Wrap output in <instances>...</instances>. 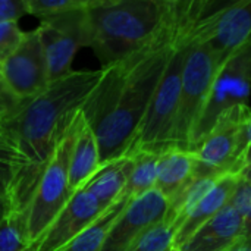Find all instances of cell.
Segmentation results:
<instances>
[{
	"label": "cell",
	"mask_w": 251,
	"mask_h": 251,
	"mask_svg": "<svg viewBox=\"0 0 251 251\" xmlns=\"http://www.w3.org/2000/svg\"><path fill=\"white\" fill-rule=\"evenodd\" d=\"M37 28L40 31L51 84L72 72L74 57L81 47H90L87 7L43 19Z\"/></svg>",
	"instance_id": "obj_9"
},
{
	"label": "cell",
	"mask_w": 251,
	"mask_h": 251,
	"mask_svg": "<svg viewBox=\"0 0 251 251\" xmlns=\"http://www.w3.org/2000/svg\"><path fill=\"white\" fill-rule=\"evenodd\" d=\"M0 76L21 100L34 99L50 87L49 68L38 28L25 32L19 47L0 65Z\"/></svg>",
	"instance_id": "obj_10"
},
{
	"label": "cell",
	"mask_w": 251,
	"mask_h": 251,
	"mask_svg": "<svg viewBox=\"0 0 251 251\" xmlns=\"http://www.w3.org/2000/svg\"><path fill=\"white\" fill-rule=\"evenodd\" d=\"M176 0H90V49L101 68L151 46L169 25Z\"/></svg>",
	"instance_id": "obj_3"
},
{
	"label": "cell",
	"mask_w": 251,
	"mask_h": 251,
	"mask_svg": "<svg viewBox=\"0 0 251 251\" xmlns=\"http://www.w3.org/2000/svg\"><path fill=\"white\" fill-rule=\"evenodd\" d=\"M224 63L225 62L209 47L191 40L188 31V49L182 68L181 93L174 132V147L191 150L194 134L204 110L207 97L210 94L213 81Z\"/></svg>",
	"instance_id": "obj_5"
},
{
	"label": "cell",
	"mask_w": 251,
	"mask_h": 251,
	"mask_svg": "<svg viewBox=\"0 0 251 251\" xmlns=\"http://www.w3.org/2000/svg\"><path fill=\"white\" fill-rule=\"evenodd\" d=\"M172 251H175V250H172Z\"/></svg>",
	"instance_id": "obj_34"
},
{
	"label": "cell",
	"mask_w": 251,
	"mask_h": 251,
	"mask_svg": "<svg viewBox=\"0 0 251 251\" xmlns=\"http://www.w3.org/2000/svg\"><path fill=\"white\" fill-rule=\"evenodd\" d=\"M88 0H28V15L40 21L87 7Z\"/></svg>",
	"instance_id": "obj_23"
},
{
	"label": "cell",
	"mask_w": 251,
	"mask_h": 251,
	"mask_svg": "<svg viewBox=\"0 0 251 251\" xmlns=\"http://www.w3.org/2000/svg\"><path fill=\"white\" fill-rule=\"evenodd\" d=\"M19 97H16L4 84L3 78L0 76V122L4 121L7 116H10L22 103Z\"/></svg>",
	"instance_id": "obj_29"
},
{
	"label": "cell",
	"mask_w": 251,
	"mask_h": 251,
	"mask_svg": "<svg viewBox=\"0 0 251 251\" xmlns=\"http://www.w3.org/2000/svg\"><path fill=\"white\" fill-rule=\"evenodd\" d=\"M250 110L224 118L203 140L191 150L196 157V176L237 175L238 126Z\"/></svg>",
	"instance_id": "obj_11"
},
{
	"label": "cell",
	"mask_w": 251,
	"mask_h": 251,
	"mask_svg": "<svg viewBox=\"0 0 251 251\" xmlns=\"http://www.w3.org/2000/svg\"><path fill=\"white\" fill-rule=\"evenodd\" d=\"M24 35L25 32L15 21L0 24V65L19 47Z\"/></svg>",
	"instance_id": "obj_26"
},
{
	"label": "cell",
	"mask_w": 251,
	"mask_h": 251,
	"mask_svg": "<svg viewBox=\"0 0 251 251\" xmlns=\"http://www.w3.org/2000/svg\"><path fill=\"white\" fill-rule=\"evenodd\" d=\"M159 156V153L150 151H140L132 154L134 163L124 191V197L134 200L154 190Z\"/></svg>",
	"instance_id": "obj_20"
},
{
	"label": "cell",
	"mask_w": 251,
	"mask_h": 251,
	"mask_svg": "<svg viewBox=\"0 0 251 251\" xmlns=\"http://www.w3.org/2000/svg\"><path fill=\"white\" fill-rule=\"evenodd\" d=\"M0 251H31L26 216L10 210L0 222Z\"/></svg>",
	"instance_id": "obj_21"
},
{
	"label": "cell",
	"mask_w": 251,
	"mask_h": 251,
	"mask_svg": "<svg viewBox=\"0 0 251 251\" xmlns=\"http://www.w3.org/2000/svg\"><path fill=\"white\" fill-rule=\"evenodd\" d=\"M243 238V218L228 204L175 251H229Z\"/></svg>",
	"instance_id": "obj_15"
},
{
	"label": "cell",
	"mask_w": 251,
	"mask_h": 251,
	"mask_svg": "<svg viewBox=\"0 0 251 251\" xmlns=\"http://www.w3.org/2000/svg\"><path fill=\"white\" fill-rule=\"evenodd\" d=\"M21 166H22V159L16 151L0 149V194L1 196L9 199L12 181Z\"/></svg>",
	"instance_id": "obj_25"
},
{
	"label": "cell",
	"mask_w": 251,
	"mask_h": 251,
	"mask_svg": "<svg viewBox=\"0 0 251 251\" xmlns=\"http://www.w3.org/2000/svg\"><path fill=\"white\" fill-rule=\"evenodd\" d=\"M81 122L82 113L79 110L68 132L59 143L34 193L26 215V231L31 251L34 250L41 235L51 225V222L75 193L69 185V160Z\"/></svg>",
	"instance_id": "obj_6"
},
{
	"label": "cell",
	"mask_w": 251,
	"mask_h": 251,
	"mask_svg": "<svg viewBox=\"0 0 251 251\" xmlns=\"http://www.w3.org/2000/svg\"><path fill=\"white\" fill-rule=\"evenodd\" d=\"M100 149L97 138L87 125L84 116L71 153L69 185L72 191L79 190L100 168Z\"/></svg>",
	"instance_id": "obj_18"
},
{
	"label": "cell",
	"mask_w": 251,
	"mask_h": 251,
	"mask_svg": "<svg viewBox=\"0 0 251 251\" xmlns=\"http://www.w3.org/2000/svg\"><path fill=\"white\" fill-rule=\"evenodd\" d=\"M103 212L99 201L81 187L72 194L32 251H62Z\"/></svg>",
	"instance_id": "obj_13"
},
{
	"label": "cell",
	"mask_w": 251,
	"mask_h": 251,
	"mask_svg": "<svg viewBox=\"0 0 251 251\" xmlns=\"http://www.w3.org/2000/svg\"><path fill=\"white\" fill-rule=\"evenodd\" d=\"M209 7L210 1H197L191 40L209 47L224 62L251 47V0L224 3L215 10Z\"/></svg>",
	"instance_id": "obj_7"
},
{
	"label": "cell",
	"mask_w": 251,
	"mask_h": 251,
	"mask_svg": "<svg viewBox=\"0 0 251 251\" xmlns=\"http://www.w3.org/2000/svg\"><path fill=\"white\" fill-rule=\"evenodd\" d=\"M194 179L196 157L193 151L182 150L179 147H169L160 153L154 190L168 201L169 213Z\"/></svg>",
	"instance_id": "obj_16"
},
{
	"label": "cell",
	"mask_w": 251,
	"mask_h": 251,
	"mask_svg": "<svg viewBox=\"0 0 251 251\" xmlns=\"http://www.w3.org/2000/svg\"><path fill=\"white\" fill-rule=\"evenodd\" d=\"M25 15H28V0H0V24L18 22Z\"/></svg>",
	"instance_id": "obj_28"
},
{
	"label": "cell",
	"mask_w": 251,
	"mask_h": 251,
	"mask_svg": "<svg viewBox=\"0 0 251 251\" xmlns=\"http://www.w3.org/2000/svg\"><path fill=\"white\" fill-rule=\"evenodd\" d=\"M194 13L196 3L182 1V21L176 41L128 156L140 151L160 154L169 147H174V132L181 93L182 68L188 49V31Z\"/></svg>",
	"instance_id": "obj_4"
},
{
	"label": "cell",
	"mask_w": 251,
	"mask_h": 251,
	"mask_svg": "<svg viewBox=\"0 0 251 251\" xmlns=\"http://www.w3.org/2000/svg\"><path fill=\"white\" fill-rule=\"evenodd\" d=\"M229 251H251V235L244 237L238 244H235Z\"/></svg>",
	"instance_id": "obj_31"
},
{
	"label": "cell",
	"mask_w": 251,
	"mask_h": 251,
	"mask_svg": "<svg viewBox=\"0 0 251 251\" xmlns=\"http://www.w3.org/2000/svg\"><path fill=\"white\" fill-rule=\"evenodd\" d=\"M10 210H12V207H10L9 199L0 194V222L10 213Z\"/></svg>",
	"instance_id": "obj_30"
},
{
	"label": "cell",
	"mask_w": 251,
	"mask_h": 251,
	"mask_svg": "<svg viewBox=\"0 0 251 251\" xmlns=\"http://www.w3.org/2000/svg\"><path fill=\"white\" fill-rule=\"evenodd\" d=\"M250 93L251 47H247L229 57L219 68L200 122L197 125L191 150L224 118L249 109Z\"/></svg>",
	"instance_id": "obj_8"
},
{
	"label": "cell",
	"mask_w": 251,
	"mask_h": 251,
	"mask_svg": "<svg viewBox=\"0 0 251 251\" xmlns=\"http://www.w3.org/2000/svg\"><path fill=\"white\" fill-rule=\"evenodd\" d=\"M176 226L169 218L144 232L126 251H172Z\"/></svg>",
	"instance_id": "obj_22"
},
{
	"label": "cell",
	"mask_w": 251,
	"mask_h": 251,
	"mask_svg": "<svg viewBox=\"0 0 251 251\" xmlns=\"http://www.w3.org/2000/svg\"><path fill=\"white\" fill-rule=\"evenodd\" d=\"M132 163V156H122L100 165L97 172L85 182L84 190L106 210L124 196Z\"/></svg>",
	"instance_id": "obj_17"
},
{
	"label": "cell",
	"mask_w": 251,
	"mask_h": 251,
	"mask_svg": "<svg viewBox=\"0 0 251 251\" xmlns=\"http://www.w3.org/2000/svg\"><path fill=\"white\" fill-rule=\"evenodd\" d=\"M229 204L238 212L244 222V237L251 235V182L238 178Z\"/></svg>",
	"instance_id": "obj_24"
},
{
	"label": "cell",
	"mask_w": 251,
	"mask_h": 251,
	"mask_svg": "<svg viewBox=\"0 0 251 251\" xmlns=\"http://www.w3.org/2000/svg\"><path fill=\"white\" fill-rule=\"evenodd\" d=\"M169 218V204L156 190L134 199L118 218L100 251H126L144 232Z\"/></svg>",
	"instance_id": "obj_12"
},
{
	"label": "cell",
	"mask_w": 251,
	"mask_h": 251,
	"mask_svg": "<svg viewBox=\"0 0 251 251\" xmlns=\"http://www.w3.org/2000/svg\"><path fill=\"white\" fill-rule=\"evenodd\" d=\"M0 149H3V150H10V151H13V150H12V147H10V144H9V143H7V140H6V137L3 135L1 129H0Z\"/></svg>",
	"instance_id": "obj_33"
},
{
	"label": "cell",
	"mask_w": 251,
	"mask_h": 251,
	"mask_svg": "<svg viewBox=\"0 0 251 251\" xmlns=\"http://www.w3.org/2000/svg\"><path fill=\"white\" fill-rule=\"evenodd\" d=\"M251 162V109L244 115L238 126L237 146V176Z\"/></svg>",
	"instance_id": "obj_27"
},
{
	"label": "cell",
	"mask_w": 251,
	"mask_h": 251,
	"mask_svg": "<svg viewBox=\"0 0 251 251\" xmlns=\"http://www.w3.org/2000/svg\"><path fill=\"white\" fill-rule=\"evenodd\" d=\"M181 21L182 1L176 0L169 25L151 46L101 68L100 81L81 107L97 138L101 165L128 156L172 53Z\"/></svg>",
	"instance_id": "obj_1"
},
{
	"label": "cell",
	"mask_w": 251,
	"mask_h": 251,
	"mask_svg": "<svg viewBox=\"0 0 251 251\" xmlns=\"http://www.w3.org/2000/svg\"><path fill=\"white\" fill-rule=\"evenodd\" d=\"M237 182V175H224L218 178L209 190L197 197L194 203L174 221L176 226L174 250L190 240L199 228H201L207 221L229 204Z\"/></svg>",
	"instance_id": "obj_14"
},
{
	"label": "cell",
	"mask_w": 251,
	"mask_h": 251,
	"mask_svg": "<svg viewBox=\"0 0 251 251\" xmlns=\"http://www.w3.org/2000/svg\"><path fill=\"white\" fill-rule=\"evenodd\" d=\"M238 178L243 179V181H247V182H251V162L241 169V172L238 174Z\"/></svg>",
	"instance_id": "obj_32"
},
{
	"label": "cell",
	"mask_w": 251,
	"mask_h": 251,
	"mask_svg": "<svg viewBox=\"0 0 251 251\" xmlns=\"http://www.w3.org/2000/svg\"><path fill=\"white\" fill-rule=\"evenodd\" d=\"M96 71H72L34 99L24 100L0 129L22 159L10 185L12 212L26 216L37 185L49 166L59 143L72 125L87 97L101 78Z\"/></svg>",
	"instance_id": "obj_2"
},
{
	"label": "cell",
	"mask_w": 251,
	"mask_h": 251,
	"mask_svg": "<svg viewBox=\"0 0 251 251\" xmlns=\"http://www.w3.org/2000/svg\"><path fill=\"white\" fill-rule=\"evenodd\" d=\"M131 200L121 197L110 207H107L93 224H90L66 249L62 251H100L109 232L116 224L121 213L125 210Z\"/></svg>",
	"instance_id": "obj_19"
}]
</instances>
